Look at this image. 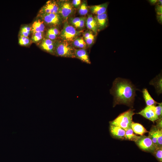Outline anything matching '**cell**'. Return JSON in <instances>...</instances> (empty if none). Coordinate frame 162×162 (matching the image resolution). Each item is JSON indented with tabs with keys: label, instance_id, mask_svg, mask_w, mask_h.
Returning a JSON list of instances; mask_svg holds the SVG:
<instances>
[{
	"label": "cell",
	"instance_id": "1",
	"mask_svg": "<svg viewBox=\"0 0 162 162\" xmlns=\"http://www.w3.org/2000/svg\"><path fill=\"white\" fill-rule=\"evenodd\" d=\"M135 91V88L129 81L121 78H116L110 90V93L114 96L113 106L119 104L132 106L134 100Z\"/></svg>",
	"mask_w": 162,
	"mask_h": 162
},
{
	"label": "cell",
	"instance_id": "32",
	"mask_svg": "<svg viewBox=\"0 0 162 162\" xmlns=\"http://www.w3.org/2000/svg\"><path fill=\"white\" fill-rule=\"evenodd\" d=\"M86 18L85 17H82L80 21L78 24L77 28L81 29L82 28L85 26V23L86 22Z\"/></svg>",
	"mask_w": 162,
	"mask_h": 162
},
{
	"label": "cell",
	"instance_id": "8",
	"mask_svg": "<svg viewBox=\"0 0 162 162\" xmlns=\"http://www.w3.org/2000/svg\"><path fill=\"white\" fill-rule=\"evenodd\" d=\"M155 106H147L140 112L137 113L153 123L158 119L156 114Z\"/></svg>",
	"mask_w": 162,
	"mask_h": 162
},
{
	"label": "cell",
	"instance_id": "9",
	"mask_svg": "<svg viewBox=\"0 0 162 162\" xmlns=\"http://www.w3.org/2000/svg\"><path fill=\"white\" fill-rule=\"evenodd\" d=\"M59 3L54 1H47L40 11V14L54 13L58 14Z\"/></svg>",
	"mask_w": 162,
	"mask_h": 162
},
{
	"label": "cell",
	"instance_id": "7",
	"mask_svg": "<svg viewBox=\"0 0 162 162\" xmlns=\"http://www.w3.org/2000/svg\"><path fill=\"white\" fill-rule=\"evenodd\" d=\"M42 20L46 24L51 26H56L60 24L61 17L57 14L44 13L40 14Z\"/></svg>",
	"mask_w": 162,
	"mask_h": 162
},
{
	"label": "cell",
	"instance_id": "35",
	"mask_svg": "<svg viewBox=\"0 0 162 162\" xmlns=\"http://www.w3.org/2000/svg\"><path fill=\"white\" fill-rule=\"evenodd\" d=\"M157 121V123L156 125H155L157 128L158 129H162V119L161 118L158 119Z\"/></svg>",
	"mask_w": 162,
	"mask_h": 162
},
{
	"label": "cell",
	"instance_id": "30",
	"mask_svg": "<svg viewBox=\"0 0 162 162\" xmlns=\"http://www.w3.org/2000/svg\"><path fill=\"white\" fill-rule=\"evenodd\" d=\"M158 105L155 106L156 114L158 119L161 118L162 116V103H158Z\"/></svg>",
	"mask_w": 162,
	"mask_h": 162
},
{
	"label": "cell",
	"instance_id": "22",
	"mask_svg": "<svg viewBox=\"0 0 162 162\" xmlns=\"http://www.w3.org/2000/svg\"><path fill=\"white\" fill-rule=\"evenodd\" d=\"M86 43L81 38H77L73 41V45L77 48L84 49L86 47Z\"/></svg>",
	"mask_w": 162,
	"mask_h": 162
},
{
	"label": "cell",
	"instance_id": "37",
	"mask_svg": "<svg viewBox=\"0 0 162 162\" xmlns=\"http://www.w3.org/2000/svg\"><path fill=\"white\" fill-rule=\"evenodd\" d=\"M156 10L158 15H162V5L158 4L157 6Z\"/></svg>",
	"mask_w": 162,
	"mask_h": 162
},
{
	"label": "cell",
	"instance_id": "39",
	"mask_svg": "<svg viewBox=\"0 0 162 162\" xmlns=\"http://www.w3.org/2000/svg\"><path fill=\"white\" fill-rule=\"evenodd\" d=\"M157 1V0H151V2L152 3H153V4H154L155 3H156Z\"/></svg>",
	"mask_w": 162,
	"mask_h": 162
},
{
	"label": "cell",
	"instance_id": "19",
	"mask_svg": "<svg viewBox=\"0 0 162 162\" xmlns=\"http://www.w3.org/2000/svg\"><path fill=\"white\" fill-rule=\"evenodd\" d=\"M148 136L152 140L156 148L158 147L157 138V128L153 125L149 132Z\"/></svg>",
	"mask_w": 162,
	"mask_h": 162
},
{
	"label": "cell",
	"instance_id": "11",
	"mask_svg": "<svg viewBox=\"0 0 162 162\" xmlns=\"http://www.w3.org/2000/svg\"><path fill=\"white\" fill-rule=\"evenodd\" d=\"M109 130L112 137L119 139H124L125 130L122 128L110 124Z\"/></svg>",
	"mask_w": 162,
	"mask_h": 162
},
{
	"label": "cell",
	"instance_id": "20",
	"mask_svg": "<svg viewBox=\"0 0 162 162\" xmlns=\"http://www.w3.org/2000/svg\"><path fill=\"white\" fill-rule=\"evenodd\" d=\"M139 136L134 134L131 128L125 130L124 139L135 142L139 138Z\"/></svg>",
	"mask_w": 162,
	"mask_h": 162
},
{
	"label": "cell",
	"instance_id": "13",
	"mask_svg": "<svg viewBox=\"0 0 162 162\" xmlns=\"http://www.w3.org/2000/svg\"><path fill=\"white\" fill-rule=\"evenodd\" d=\"M74 54L75 58L82 61L88 64L91 63L88 54L84 49H75Z\"/></svg>",
	"mask_w": 162,
	"mask_h": 162
},
{
	"label": "cell",
	"instance_id": "17",
	"mask_svg": "<svg viewBox=\"0 0 162 162\" xmlns=\"http://www.w3.org/2000/svg\"><path fill=\"white\" fill-rule=\"evenodd\" d=\"M131 128L134 132L140 136L143 135L145 133L148 132L142 124L133 122L131 124Z\"/></svg>",
	"mask_w": 162,
	"mask_h": 162
},
{
	"label": "cell",
	"instance_id": "24",
	"mask_svg": "<svg viewBox=\"0 0 162 162\" xmlns=\"http://www.w3.org/2000/svg\"><path fill=\"white\" fill-rule=\"evenodd\" d=\"M43 33L41 32L33 33L31 38V41L34 43H37L41 41L43 39Z\"/></svg>",
	"mask_w": 162,
	"mask_h": 162
},
{
	"label": "cell",
	"instance_id": "26",
	"mask_svg": "<svg viewBox=\"0 0 162 162\" xmlns=\"http://www.w3.org/2000/svg\"><path fill=\"white\" fill-rule=\"evenodd\" d=\"M152 154L159 162H162V147L156 148Z\"/></svg>",
	"mask_w": 162,
	"mask_h": 162
},
{
	"label": "cell",
	"instance_id": "14",
	"mask_svg": "<svg viewBox=\"0 0 162 162\" xmlns=\"http://www.w3.org/2000/svg\"><path fill=\"white\" fill-rule=\"evenodd\" d=\"M108 6L107 3L91 6L90 9L92 13L96 15H100L106 13Z\"/></svg>",
	"mask_w": 162,
	"mask_h": 162
},
{
	"label": "cell",
	"instance_id": "10",
	"mask_svg": "<svg viewBox=\"0 0 162 162\" xmlns=\"http://www.w3.org/2000/svg\"><path fill=\"white\" fill-rule=\"evenodd\" d=\"M56 44L53 40L44 38L41 41L40 47L44 51L52 54H54Z\"/></svg>",
	"mask_w": 162,
	"mask_h": 162
},
{
	"label": "cell",
	"instance_id": "36",
	"mask_svg": "<svg viewBox=\"0 0 162 162\" xmlns=\"http://www.w3.org/2000/svg\"><path fill=\"white\" fill-rule=\"evenodd\" d=\"M81 2L80 0H73L72 1V4L74 7L77 8L80 5Z\"/></svg>",
	"mask_w": 162,
	"mask_h": 162
},
{
	"label": "cell",
	"instance_id": "31",
	"mask_svg": "<svg viewBox=\"0 0 162 162\" xmlns=\"http://www.w3.org/2000/svg\"><path fill=\"white\" fill-rule=\"evenodd\" d=\"M81 19V17H76L72 18L70 19V22L75 27L77 28Z\"/></svg>",
	"mask_w": 162,
	"mask_h": 162
},
{
	"label": "cell",
	"instance_id": "28",
	"mask_svg": "<svg viewBox=\"0 0 162 162\" xmlns=\"http://www.w3.org/2000/svg\"><path fill=\"white\" fill-rule=\"evenodd\" d=\"M88 11V8L86 3L85 2H83L79 8V14L81 15H85L87 14Z\"/></svg>",
	"mask_w": 162,
	"mask_h": 162
},
{
	"label": "cell",
	"instance_id": "2",
	"mask_svg": "<svg viewBox=\"0 0 162 162\" xmlns=\"http://www.w3.org/2000/svg\"><path fill=\"white\" fill-rule=\"evenodd\" d=\"M134 110L130 109L121 114L114 120L110 122V124L119 126L125 130L131 128L133 116L135 114Z\"/></svg>",
	"mask_w": 162,
	"mask_h": 162
},
{
	"label": "cell",
	"instance_id": "29",
	"mask_svg": "<svg viewBox=\"0 0 162 162\" xmlns=\"http://www.w3.org/2000/svg\"><path fill=\"white\" fill-rule=\"evenodd\" d=\"M157 138L158 147H162V129L157 128Z\"/></svg>",
	"mask_w": 162,
	"mask_h": 162
},
{
	"label": "cell",
	"instance_id": "3",
	"mask_svg": "<svg viewBox=\"0 0 162 162\" xmlns=\"http://www.w3.org/2000/svg\"><path fill=\"white\" fill-rule=\"evenodd\" d=\"M75 50L68 42L63 41L56 44L54 54L62 57L75 58Z\"/></svg>",
	"mask_w": 162,
	"mask_h": 162
},
{
	"label": "cell",
	"instance_id": "6",
	"mask_svg": "<svg viewBox=\"0 0 162 162\" xmlns=\"http://www.w3.org/2000/svg\"><path fill=\"white\" fill-rule=\"evenodd\" d=\"M59 6L58 14L64 19H67L73 11V6L69 1H62Z\"/></svg>",
	"mask_w": 162,
	"mask_h": 162
},
{
	"label": "cell",
	"instance_id": "4",
	"mask_svg": "<svg viewBox=\"0 0 162 162\" xmlns=\"http://www.w3.org/2000/svg\"><path fill=\"white\" fill-rule=\"evenodd\" d=\"M81 31H78L66 22L62 29L60 37L63 41L67 42L73 41L80 35Z\"/></svg>",
	"mask_w": 162,
	"mask_h": 162
},
{
	"label": "cell",
	"instance_id": "21",
	"mask_svg": "<svg viewBox=\"0 0 162 162\" xmlns=\"http://www.w3.org/2000/svg\"><path fill=\"white\" fill-rule=\"evenodd\" d=\"M83 37L86 44L91 45L93 43L94 40V36L92 32L90 31L85 32L83 34Z\"/></svg>",
	"mask_w": 162,
	"mask_h": 162
},
{
	"label": "cell",
	"instance_id": "25",
	"mask_svg": "<svg viewBox=\"0 0 162 162\" xmlns=\"http://www.w3.org/2000/svg\"><path fill=\"white\" fill-rule=\"evenodd\" d=\"M31 32V27L28 25L22 26L20 30V36L28 37Z\"/></svg>",
	"mask_w": 162,
	"mask_h": 162
},
{
	"label": "cell",
	"instance_id": "38",
	"mask_svg": "<svg viewBox=\"0 0 162 162\" xmlns=\"http://www.w3.org/2000/svg\"><path fill=\"white\" fill-rule=\"evenodd\" d=\"M158 16L157 18L158 19V20L160 21V22H161V21L162 22V15Z\"/></svg>",
	"mask_w": 162,
	"mask_h": 162
},
{
	"label": "cell",
	"instance_id": "33",
	"mask_svg": "<svg viewBox=\"0 0 162 162\" xmlns=\"http://www.w3.org/2000/svg\"><path fill=\"white\" fill-rule=\"evenodd\" d=\"M47 32L54 34L57 36L59 34V31L58 29L56 28H51L49 29Z\"/></svg>",
	"mask_w": 162,
	"mask_h": 162
},
{
	"label": "cell",
	"instance_id": "34",
	"mask_svg": "<svg viewBox=\"0 0 162 162\" xmlns=\"http://www.w3.org/2000/svg\"><path fill=\"white\" fill-rule=\"evenodd\" d=\"M57 37V36L54 34L47 32L46 35V38L53 40H55Z\"/></svg>",
	"mask_w": 162,
	"mask_h": 162
},
{
	"label": "cell",
	"instance_id": "27",
	"mask_svg": "<svg viewBox=\"0 0 162 162\" xmlns=\"http://www.w3.org/2000/svg\"><path fill=\"white\" fill-rule=\"evenodd\" d=\"M31 40L28 37L20 36L18 40L19 44L23 46H27L29 45Z\"/></svg>",
	"mask_w": 162,
	"mask_h": 162
},
{
	"label": "cell",
	"instance_id": "12",
	"mask_svg": "<svg viewBox=\"0 0 162 162\" xmlns=\"http://www.w3.org/2000/svg\"><path fill=\"white\" fill-rule=\"evenodd\" d=\"M96 22L98 31L102 30L107 26L108 20L106 13L94 16Z\"/></svg>",
	"mask_w": 162,
	"mask_h": 162
},
{
	"label": "cell",
	"instance_id": "5",
	"mask_svg": "<svg viewBox=\"0 0 162 162\" xmlns=\"http://www.w3.org/2000/svg\"><path fill=\"white\" fill-rule=\"evenodd\" d=\"M135 143L141 150L152 154L156 148L148 136L144 135L139 136Z\"/></svg>",
	"mask_w": 162,
	"mask_h": 162
},
{
	"label": "cell",
	"instance_id": "15",
	"mask_svg": "<svg viewBox=\"0 0 162 162\" xmlns=\"http://www.w3.org/2000/svg\"><path fill=\"white\" fill-rule=\"evenodd\" d=\"M45 26L44 21L38 19L35 21L31 27V32L32 33L37 32H44Z\"/></svg>",
	"mask_w": 162,
	"mask_h": 162
},
{
	"label": "cell",
	"instance_id": "16",
	"mask_svg": "<svg viewBox=\"0 0 162 162\" xmlns=\"http://www.w3.org/2000/svg\"><path fill=\"white\" fill-rule=\"evenodd\" d=\"M86 25L87 28L92 30L95 33L98 31V27L96 21L92 15H88L86 20Z\"/></svg>",
	"mask_w": 162,
	"mask_h": 162
},
{
	"label": "cell",
	"instance_id": "18",
	"mask_svg": "<svg viewBox=\"0 0 162 162\" xmlns=\"http://www.w3.org/2000/svg\"><path fill=\"white\" fill-rule=\"evenodd\" d=\"M142 92L147 106H156L158 104L152 98L147 89H144Z\"/></svg>",
	"mask_w": 162,
	"mask_h": 162
},
{
	"label": "cell",
	"instance_id": "23",
	"mask_svg": "<svg viewBox=\"0 0 162 162\" xmlns=\"http://www.w3.org/2000/svg\"><path fill=\"white\" fill-rule=\"evenodd\" d=\"M154 81H152L150 83L155 86L158 93L160 94L162 92V78H158Z\"/></svg>",
	"mask_w": 162,
	"mask_h": 162
}]
</instances>
